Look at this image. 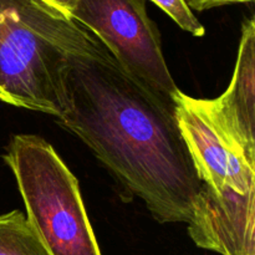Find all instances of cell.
Wrapping results in <instances>:
<instances>
[{
    "label": "cell",
    "mask_w": 255,
    "mask_h": 255,
    "mask_svg": "<svg viewBox=\"0 0 255 255\" xmlns=\"http://www.w3.org/2000/svg\"><path fill=\"white\" fill-rule=\"evenodd\" d=\"M187 6L191 10L203 11V10L212 9V7L223 6L228 4H238V2H249L253 0H183Z\"/></svg>",
    "instance_id": "9c48e42d"
},
{
    "label": "cell",
    "mask_w": 255,
    "mask_h": 255,
    "mask_svg": "<svg viewBox=\"0 0 255 255\" xmlns=\"http://www.w3.org/2000/svg\"><path fill=\"white\" fill-rule=\"evenodd\" d=\"M57 124L81 139L158 223H187L201 182L176 109L127 74L107 47L71 57Z\"/></svg>",
    "instance_id": "6da1fadb"
},
{
    "label": "cell",
    "mask_w": 255,
    "mask_h": 255,
    "mask_svg": "<svg viewBox=\"0 0 255 255\" xmlns=\"http://www.w3.org/2000/svg\"><path fill=\"white\" fill-rule=\"evenodd\" d=\"M152 1L161 7L182 30L198 37L206 34L204 26L183 0H152Z\"/></svg>",
    "instance_id": "ba28073f"
},
{
    "label": "cell",
    "mask_w": 255,
    "mask_h": 255,
    "mask_svg": "<svg viewBox=\"0 0 255 255\" xmlns=\"http://www.w3.org/2000/svg\"><path fill=\"white\" fill-rule=\"evenodd\" d=\"M44 1L46 2V4H49L50 6L59 10V11L62 12V14L70 16V14H71L72 10L75 9V6H76L79 0H44Z\"/></svg>",
    "instance_id": "30bf717a"
},
{
    "label": "cell",
    "mask_w": 255,
    "mask_h": 255,
    "mask_svg": "<svg viewBox=\"0 0 255 255\" xmlns=\"http://www.w3.org/2000/svg\"><path fill=\"white\" fill-rule=\"evenodd\" d=\"M70 16L92 32L122 69L176 109L179 91L162 51L161 35L144 0H79Z\"/></svg>",
    "instance_id": "5b68a950"
},
{
    "label": "cell",
    "mask_w": 255,
    "mask_h": 255,
    "mask_svg": "<svg viewBox=\"0 0 255 255\" xmlns=\"http://www.w3.org/2000/svg\"><path fill=\"white\" fill-rule=\"evenodd\" d=\"M105 46L44 0H0V101L59 119L71 57Z\"/></svg>",
    "instance_id": "3957f363"
},
{
    "label": "cell",
    "mask_w": 255,
    "mask_h": 255,
    "mask_svg": "<svg viewBox=\"0 0 255 255\" xmlns=\"http://www.w3.org/2000/svg\"><path fill=\"white\" fill-rule=\"evenodd\" d=\"M176 119L201 182L189 237L221 255H255V158L219 122L211 100L179 90Z\"/></svg>",
    "instance_id": "7a4b0ae2"
},
{
    "label": "cell",
    "mask_w": 255,
    "mask_h": 255,
    "mask_svg": "<svg viewBox=\"0 0 255 255\" xmlns=\"http://www.w3.org/2000/svg\"><path fill=\"white\" fill-rule=\"evenodd\" d=\"M26 218L50 255H102L79 181L54 147L36 134H16L4 154Z\"/></svg>",
    "instance_id": "277c9868"
},
{
    "label": "cell",
    "mask_w": 255,
    "mask_h": 255,
    "mask_svg": "<svg viewBox=\"0 0 255 255\" xmlns=\"http://www.w3.org/2000/svg\"><path fill=\"white\" fill-rule=\"evenodd\" d=\"M0 255H50L20 211L0 214Z\"/></svg>",
    "instance_id": "52a82bcc"
},
{
    "label": "cell",
    "mask_w": 255,
    "mask_h": 255,
    "mask_svg": "<svg viewBox=\"0 0 255 255\" xmlns=\"http://www.w3.org/2000/svg\"><path fill=\"white\" fill-rule=\"evenodd\" d=\"M255 20L242 24L236 67L228 89L211 104L219 122L234 141L255 158Z\"/></svg>",
    "instance_id": "8992f818"
}]
</instances>
